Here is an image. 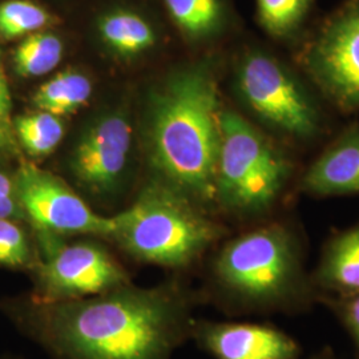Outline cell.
<instances>
[{
    "label": "cell",
    "mask_w": 359,
    "mask_h": 359,
    "mask_svg": "<svg viewBox=\"0 0 359 359\" xmlns=\"http://www.w3.org/2000/svg\"><path fill=\"white\" fill-rule=\"evenodd\" d=\"M38 306L43 337L65 359H167L182 321L172 290L129 283L103 294Z\"/></svg>",
    "instance_id": "cell-1"
},
{
    "label": "cell",
    "mask_w": 359,
    "mask_h": 359,
    "mask_svg": "<svg viewBox=\"0 0 359 359\" xmlns=\"http://www.w3.org/2000/svg\"><path fill=\"white\" fill-rule=\"evenodd\" d=\"M221 105L210 67L176 72L154 93L149 140L154 167L180 192L216 198Z\"/></svg>",
    "instance_id": "cell-2"
},
{
    "label": "cell",
    "mask_w": 359,
    "mask_h": 359,
    "mask_svg": "<svg viewBox=\"0 0 359 359\" xmlns=\"http://www.w3.org/2000/svg\"><path fill=\"white\" fill-rule=\"evenodd\" d=\"M176 188L151 185L127 210L112 217V233L132 256L156 265L191 264L217 237V228Z\"/></svg>",
    "instance_id": "cell-3"
},
{
    "label": "cell",
    "mask_w": 359,
    "mask_h": 359,
    "mask_svg": "<svg viewBox=\"0 0 359 359\" xmlns=\"http://www.w3.org/2000/svg\"><path fill=\"white\" fill-rule=\"evenodd\" d=\"M290 163L244 117L221 112L216 198L234 210L266 209L290 176Z\"/></svg>",
    "instance_id": "cell-4"
},
{
    "label": "cell",
    "mask_w": 359,
    "mask_h": 359,
    "mask_svg": "<svg viewBox=\"0 0 359 359\" xmlns=\"http://www.w3.org/2000/svg\"><path fill=\"white\" fill-rule=\"evenodd\" d=\"M237 87L246 104L271 128L299 140L318 135L321 115L313 97L269 53L245 55L237 69Z\"/></svg>",
    "instance_id": "cell-5"
},
{
    "label": "cell",
    "mask_w": 359,
    "mask_h": 359,
    "mask_svg": "<svg viewBox=\"0 0 359 359\" xmlns=\"http://www.w3.org/2000/svg\"><path fill=\"white\" fill-rule=\"evenodd\" d=\"M301 63L338 108L359 109V0L330 13L304 47Z\"/></svg>",
    "instance_id": "cell-6"
},
{
    "label": "cell",
    "mask_w": 359,
    "mask_h": 359,
    "mask_svg": "<svg viewBox=\"0 0 359 359\" xmlns=\"http://www.w3.org/2000/svg\"><path fill=\"white\" fill-rule=\"evenodd\" d=\"M294 245L281 228L248 233L226 245L216 270L222 283L250 299H274L290 287L295 277Z\"/></svg>",
    "instance_id": "cell-7"
},
{
    "label": "cell",
    "mask_w": 359,
    "mask_h": 359,
    "mask_svg": "<svg viewBox=\"0 0 359 359\" xmlns=\"http://www.w3.org/2000/svg\"><path fill=\"white\" fill-rule=\"evenodd\" d=\"M46 240V259L39 266L38 304H53L103 294L128 285V276L102 246L59 245Z\"/></svg>",
    "instance_id": "cell-8"
},
{
    "label": "cell",
    "mask_w": 359,
    "mask_h": 359,
    "mask_svg": "<svg viewBox=\"0 0 359 359\" xmlns=\"http://www.w3.org/2000/svg\"><path fill=\"white\" fill-rule=\"evenodd\" d=\"M15 187L25 215L43 233L111 237L112 217L95 213L80 196L51 173L23 165L15 177Z\"/></svg>",
    "instance_id": "cell-9"
},
{
    "label": "cell",
    "mask_w": 359,
    "mask_h": 359,
    "mask_svg": "<svg viewBox=\"0 0 359 359\" xmlns=\"http://www.w3.org/2000/svg\"><path fill=\"white\" fill-rule=\"evenodd\" d=\"M132 145V128L124 114H107L90 124L77 142L71 169L92 192H111L121 179Z\"/></svg>",
    "instance_id": "cell-10"
},
{
    "label": "cell",
    "mask_w": 359,
    "mask_h": 359,
    "mask_svg": "<svg viewBox=\"0 0 359 359\" xmlns=\"http://www.w3.org/2000/svg\"><path fill=\"white\" fill-rule=\"evenodd\" d=\"M203 338L218 359H293L297 354L287 335L259 325H213L206 327Z\"/></svg>",
    "instance_id": "cell-11"
},
{
    "label": "cell",
    "mask_w": 359,
    "mask_h": 359,
    "mask_svg": "<svg viewBox=\"0 0 359 359\" xmlns=\"http://www.w3.org/2000/svg\"><path fill=\"white\" fill-rule=\"evenodd\" d=\"M317 196L359 193V127L347 128L309 168L302 180Z\"/></svg>",
    "instance_id": "cell-12"
},
{
    "label": "cell",
    "mask_w": 359,
    "mask_h": 359,
    "mask_svg": "<svg viewBox=\"0 0 359 359\" xmlns=\"http://www.w3.org/2000/svg\"><path fill=\"white\" fill-rule=\"evenodd\" d=\"M95 31L104 46L120 57H135L157 43V31L144 13L116 6L97 15Z\"/></svg>",
    "instance_id": "cell-13"
},
{
    "label": "cell",
    "mask_w": 359,
    "mask_h": 359,
    "mask_svg": "<svg viewBox=\"0 0 359 359\" xmlns=\"http://www.w3.org/2000/svg\"><path fill=\"white\" fill-rule=\"evenodd\" d=\"M163 3L175 26L192 41L216 38L231 23L229 0H163Z\"/></svg>",
    "instance_id": "cell-14"
},
{
    "label": "cell",
    "mask_w": 359,
    "mask_h": 359,
    "mask_svg": "<svg viewBox=\"0 0 359 359\" xmlns=\"http://www.w3.org/2000/svg\"><path fill=\"white\" fill-rule=\"evenodd\" d=\"M92 90L90 77L75 69H65L39 88L34 104L52 115H69L88 103Z\"/></svg>",
    "instance_id": "cell-15"
},
{
    "label": "cell",
    "mask_w": 359,
    "mask_h": 359,
    "mask_svg": "<svg viewBox=\"0 0 359 359\" xmlns=\"http://www.w3.org/2000/svg\"><path fill=\"white\" fill-rule=\"evenodd\" d=\"M65 53L63 40L51 31L31 34L13 51L15 71L23 77H38L50 74L60 65Z\"/></svg>",
    "instance_id": "cell-16"
},
{
    "label": "cell",
    "mask_w": 359,
    "mask_h": 359,
    "mask_svg": "<svg viewBox=\"0 0 359 359\" xmlns=\"http://www.w3.org/2000/svg\"><path fill=\"white\" fill-rule=\"evenodd\" d=\"M326 283L347 292L359 293V226L334 241L323 264Z\"/></svg>",
    "instance_id": "cell-17"
},
{
    "label": "cell",
    "mask_w": 359,
    "mask_h": 359,
    "mask_svg": "<svg viewBox=\"0 0 359 359\" xmlns=\"http://www.w3.org/2000/svg\"><path fill=\"white\" fill-rule=\"evenodd\" d=\"M316 0H257V18L274 39L293 38L305 25Z\"/></svg>",
    "instance_id": "cell-18"
},
{
    "label": "cell",
    "mask_w": 359,
    "mask_h": 359,
    "mask_svg": "<svg viewBox=\"0 0 359 359\" xmlns=\"http://www.w3.org/2000/svg\"><path fill=\"white\" fill-rule=\"evenodd\" d=\"M55 23V15L32 0H6L0 3V36L3 39L26 38Z\"/></svg>",
    "instance_id": "cell-19"
},
{
    "label": "cell",
    "mask_w": 359,
    "mask_h": 359,
    "mask_svg": "<svg viewBox=\"0 0 359 359\" xmlns=\"http://www.w3.org/2000/svg\"><path fill=\"white\" fill-rule=\"evenodd\" d=\"M16 132L28 154L43 157L52 154L63 140L65 124L59 116L40 111L18 117Z\"/></svg>",
    "instance_id": "cell-20"
},
{
    "label": "cell",
    "mask_w": 359,
    "mask_h": 359,
    "mask_svg": "<svg viewBox=\"0 0 359 359\" xmlns=\"http://www.w3.org/2000/svg\"><path fill=\"white\" fill-rule=\"evenodd\" d=\"M31 261L26 233L13 219L0 218V265L22 268Z\"/></svg>",
    "instance_id": "cell-21"
},
{
    "label": "cell",
    "mask_w": 359,
    "mask_h": 359,
    "mask_svg": "<svg viewBox=\"0 0 359 359\" xmlns=\"http://www.w3.org/2000/svg\"><path fill=\"white\" fill-rule=\"evenodd\" d=\"M25 216V210L16 194L15 180L0 170V218L16 219Z\"/></svg>",
    "instance_id": "cell-22"
},
{
    "label": "cell",
    "mask_w": 359,
    "mask_h": 359,
    "mask_svg": "<svg viewBox=\"0 0 359 359\" xmlns=\"http://www.w3.org/2000/svg\"><path fill=\"white\" fill-rule=\"evenodd\" d=\"M10 112H11V97H10V90H8V86L0 63V123L7 121Z\"/></svg>",
    "instance_id": "cell-23"
},
{
    "label": "cell",
    "mask_w": 359,
    "mask_h": 359,
    "mask_svg": "<svg viewBox=\"0 0 359 359\" xmlns=\"http://www.w3.org/2000/svg\"><path fill=\"white\" fill-rule=\"evenodd\" d=\"M346 318L351 332L355 335L359 344V293L354 297L346 308Z\"/></svg>",
    "instance_id": "cell-24"
},
{
    "label": "cell",
    "mask_w": 359,
    "mask_h": 359,
    "mask_svg": "<svg viewBox=\"0 0 359 359\" xmlns=\"http://www.w3.org/2000/svg\"><path fill=\"white\" fill-rule=\"evenodd\" d=\"M0 140H1V129H0Z\"/></svg>",
    "instance_id": "cell-25"
}]
</instances>
